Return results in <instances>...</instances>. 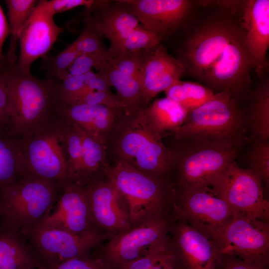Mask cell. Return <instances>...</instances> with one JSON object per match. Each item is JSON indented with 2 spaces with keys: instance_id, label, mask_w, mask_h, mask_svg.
Wrapping results in <instances>:
<instances>
[{
  "instance_id": "1",
  "label": "cell",
  "mask_w": 269,
  "mask_h": 269,
  "mask_svg": "<svg viewBox=\"0 0 269 269\" xmlns=\"http://www.w3.org/2000/svg\"><path fill=\"white\" fill-rule=\"evenodd\" d=\"M243 31L233 22L219 20L199 28L186 41L178 59L193 78L213 90L226 83L243 60Z\"/></svg>"
},
{
  "instance_id": "2",
  "label": "cell",
  "mask_w": 269,
  "mask_h": 269,
  "mask_svg": "<svg viewBox=\"0 0 269 269\" xmlns=\"http://www.w3.org/2000/svg\"><path fill=\"white\" fill-rule=\"evenodd\" d=\"M145 107L133 114L124 111L118 117L105 139L106 160L124 162L150 175L168 177L172 154L148 126Z\"/></svg>"
},
{
  "instance_id": "3",
  "label": "cell",
  "mask_w": 269,
  "mask_h": 269,
  "mask_svg": "<svg viewBox=\"0 0 269 269\" xmlns=\"http://www.w3.org/2000/svg\"><path fill=\"white\" fill-rule=\"evenodd\" d=\"M102 173L117 187L126 201L132 227L153 218L170 216L174 184L168 177H157L130 165L105 163Z\"/></svg>"
},
{
  "instance_id": "4",
  "label": "cell",
  "mask_w": 269,
  "mask_h": 269,
  "mask_svg": "<svg viewBox=\"0 0 269 269\" xmlns=\"http://www.w3.org/2000/svg\"><path fill=\"white\" fill-rule=\"evenodd\" d=\"M56 82L54 79L37 78L10 64L6 75L10 136L21 138L56 116Z\"/></svg>"
},
{
  "instance_id": "5",
  "label": "cell",
  "mask_w": 269,
  "mask_h": 269,
  "mask_svg": "<svg viewBox=\"0 0 269 269\" xmlns=\"http://www.w3.org/2000/svg\"><path fill=\"white\" fill-rule=\"evenodd\" d=\"M66 122L57 116L19 138V178H32L63 186L68 181Z\"/></svg>"
},
{
  "instance_id": "6",
  "label": "cell",
  "mask_w": 269,
  "mask_h": 269,
  "mask_svg": "<svg viewBox=\"0 0 269 269\" xmlns=\"http://www.w3.org/2000/svg\"><path fill=\"white\" fill-rule=\"evenodd\" d=\"M246 125L238 100L223 91L188 112L183 124L171 135L176 139L223 141L241 146Z\"/></svg>"
},
{
  "instance_id": "7",
  "label": "cell",
  "mask_w": 269,
  "mask_h": 269,
  "mask_svg": "<svg viewBox=\"0 0 269 269\" xmlns=\"http://www.w3.org/2000/svg\"><path fill=\"white\" fill-rule=\"evenodd\" d=\"M175 140L176 146L169 149L173 156L172 170L176 171L174 185L181 187L209 185L235 161L241 148L223 141Z\"/></svg>"
},
{
  "instance_id": "8",
  "label": "cell",
  "mask_w": 269,
  "mask_h": 269,
  "mask_svg": "<svg viewBox=\"0 0 269 269\" xmlns=\"http://www.w3.org/2000/svg\"><path fill=\"white\" fill-rule=\"evenodd\" d=\"M62 189L47 181L19 178L0 189L1 222L20 231L35 225L51 210Z\"/></svg>"
},
{
  "instance_id": "9",
  "label": "cell",
  "mask_w": 269,
  "mask_h": 269,
  "mask_svg": "<svg viewBox=\"0 0 269 269\" xmlns=\"http://www.w3.org/2000/svg\"><path fill=\"white\" fill-rule=\"evenodd\" d=\"M173 212L213 241L234 216L227 203L208 185L175 186Z\"/></svg>"
},
{
  "instance_id": "10",
  "label": "cell",
  "mask_w": 269,
  "mask_h": 269,
  "mask_svg": "<svg viewBox=\"0 0 269 269\" xmlns=\"http://www.w3.org/2000/svg\"><path fill=\"white\" fill-rule=\"evenodd\" d=\"M39 267H48L88 255L103 239L95 229L77 234L65 229L35 224L20 231ZM38 267V268H39Z\"/></svg>"
},
{
  "instance_id": "11",
  "label": "cell",
  "mask_w": 269,
  "mask_h": 269,
  "mask_svg": "<svg viewBox=\"0 0 269 269\" xmlns=\"http://www.w3.org/2000/svg\"><path fill=\"white\" fill-rule=\"evenodd\" d=\"M229 205L234 215H244L269 222V202L263 184L251 170L230 163L209 183Z\"/></svg>"
},
{
  "instance_id": "12",
  "label": "cell",
  "mask_w": 269,
  "mask_h": 269,
  "mask_svg": "<svg viewBox=\"0 0 269 269\" xmlns=\"http://www.w3.org/2000/svg\"><path fill=\"white\" fill-rule=\"evenodd\" d=\"M174 217L171 215L148 220L114 235L105 247L103 257L113 269L153 251L169 246V232Z\"/></svg>"
},
{
  "instance_id": "13",
  "label": "cell",
  "mask_w": 269,
  "mask_h": 269,
  "mask_svg": "<svg viewBox=\"0 0 269 269\" xmlns=\"http://www.w3.org/2000/svg\"><path fill=\"white\" fill-rule=\"evenodd\" d=\"M222 255L269 266V223L244 215H234L216 238Z\"/></svg>"
},
{
  "instance_id": "14",
  "label": "cell",
  "mask_w": 269,
  "mask_h": 269,
  "mask_svg": "<svg viewBox=\"0 0 269 269\" xmlns=\"http://www.w3.org/2000/svg\"><path fill=\"white\" fill-rule=\"evenodd\" d=\"M104 176L105 178H101L99 174L84 186L95 228L116 235L133 227L124 197L116 186Z\"/></svg>"
},
{
  "instance_id": "15",
  "label": "cell",
  "mask_w": 269,
  "mask_h": 269,
  "mask_svg": "<svg viewBox=\"0 0 269 269\" xmlns=\"http://www.w3.org/2000/svg\"><path fill=\"white\" fill-rule=\"evenodd\" d=\"M53 16L46 9L44 1L38 0L19 35L20 52L16 67L19 71L31 73L32 63L47 54L63 31Z\"/></svg>"
},
{
  "instance_id": "16",
  "label": "cell",
  "mask_w": 269,
  "mask_h": 269,
  "mask_svg": "<svg viewBox=\"0 0 269 269\" xmlns=\"http://www.w3.org/2000/svg\"><path fill=\"white\" fill-rule=\"evenodd\" d=\"M172 221L169 233L170 246L183 269H217L221 256L215 243L176 218Z\"/></svg>"
},
{
  "instance_id": "17",
  "label": "cell",
  "mask_w": 269,
  "mask_h": 269,
  "mask_svg": "<svg viewBox=\"0 0 269 269\" xmlns=\"http://www.w3.org/2000/svg\"><path fill=\"white\" fill-rule=\"evenodd\" d=\"M53 207V211L50 210L35 224L63 229L77 234L97 229L93 223L89 199L84 186L66 181Z\"/></svg>"
},
{
  "instance_id": "18",
  "label": "cell",
  "mask_w": 269,
  "mask_h": 269,
  "mask_svg": "<svg viewBox=\"0 0 269 269\" xmlns=\"http://www.w3.org/2000/svg\"><path fill=\"white\" fill-rule=\"evenodd\" d=\"M147 30L162 40L182 23L190 7L185 0H119Z\"/></svg>"
},
{
  "instance_id": "19",
  "label": "cell",
  "mask_w": 269,
  "mask_h": 269,
  "mask_svg": "<svg viewBox=\"0 0 269 269\" xmlns=\"http://www.w3.org/2000/svg\"><path fill=\"white\" fill-rule=\"evenodd\" d=\"M142 51L139 81L144 104L148 106L156 95L180 80L184 69L161 43Z\"/></svg>"
},
{
  "instance_id": "20",
  "label": "cell",
  "mask_w": 269,
  "mask_h": 269,
  "mask_svg": "<svg viewBox=\"0 0 269 269\" xmlns=\"http://www.w3.org/2000/svg\"><path fill=\"white\" fill-rule=\"evenodd\" d=\"M242 27L253 68L260 78L268 69L269 0H250L245 3Z\"/></svg>"
},
{
  "instance_id": "21",
  "label": "cell",
  "mask_w": 269,
  "mask_h": 269,
  "mask_svg": "<svg viewBox=\"0 0 269 269\" xmlns=\"http://www.w3.org/2000/svg\"><path fill=\"white\" fill-rule=\"evenodd\" d=\"M55 110L58 118L76 125L104 143L106 136L124 111L102 105L55 104Z\"/></svg>"
},
{
  "instance_id": "22",
  "label": "cell",
  "mask_w": 269,
  "mask_h": 269,
  "mask_svg": "<svg viewBox=\"0 0 269 269\" xmlns=\"http://www.w3.org/2000/svg\"><path fill=\"white\" fill-rule=\"evenodd\" d=\"M88 13L103 35L111 42L108 53L113 51L139 24L119 0H94Z\"/></svg>"
},
{
  "instance_id": "23",
  "label": "cell",
  "mask_w": 269,
  "mask_h": 269,
  "mask_svg": "<svg viewBox=\"0 0 269 269\" xmlns=\"http://www.w3.org/2000/svg\"><path fill=\"white\" fill-rule=\"evenodd\" d=\"M38 264L21 231L0 223V269H37Z\"/></svg>"
},
{
  "instance_id": "24",
  "label": "cell",
  "mask_w": 269,
  "mask_h": 269,
  "mask_svg": "<svg viewBox=\"0 0 269 269\" xmlns=\"http://www.w3.org/2000/svg\"><path fill=\"white\" fill-rule=\"evenodd\" d=\"M150 129L162 138L171 134L184 123L187 112L178 103L165 97L156 99L144 108Z\"/></svg>"
},
{
  "instance_id": "25",
  "label": "cell",
  "mask_w": 269,
  "mask_h": 269,
  "mask_svg": "<svg viewBox=\"0 0 269 269\" xmlns=\"http://www.w3.org/2000/svg\"><path fill=\"white\" fill-rule=\"evenodd\" d=\"M101 69L106 73L112 86L116 89L117 95L126 113L133 114L147 106L144 102L138 79L122 74L114 68L108 60Z\"/></svg>"
},
{
  "instance_id": "26",
  "label": "cell",
  "mask_w": 269,
  "mask_h": 269,
  "mask_svg": "<svg viewBox=\"0 0 269 269\" xmlns=\"http://www.w3.org/2000/svg\"><path fill=\"white\" fill-rule=\"evenodd\" d=\"M246 122H248L255 139H269V83L267 79L257 87L251 95Z\"/></svg>"
},
{
  "instance_id": "27",
  "label": "cell",
  "mask_w": 269,
  "mask_h": 269,
  "mask_svg": "<svg viewBox=\"0 0 269 269\" xmlns=\"http://www.w3.org/2000/svg\"><path fill=\"white\" fill-rule=\"evenodd\" d=\"M75 125L81 136L82 150L79 185L84 186L92 178L101 173L106 162V148L103 141Z\"/></svg>"
},
{
  "instance_id": "28",
  "label": "cell",
  "mask_w": 269,
  "mask_h": 269,
  "mask_svg": "<svg viewBox=\"0 0 269 269\" xmlns=\"http://www.w3.org/2000/svg\"><path fill=\"white\" fill-rule=\"evenodd\" d=\"M166 97L178 103L187 112L204 104L215 93L198 83L177 81L164 91Z\"/></svg>"
},
{
  "instance_id": "29",
  "label": "cell",
  "mask_w": 269,
  "mask_h": 269,
  "mask_svg": "<svg viewBox=\"0 0 269 269\" xmlns=\"http://www.w3.org/2000/svg\"><path fill=\"white\" fill-rule=\"evenodd\" d=\"M21 163L20 139L0 135V189L19 178Z\"/></svg>"
},
{
  "instance_id": "30",
  "label": "cell",
  "mask_w": 269,
  "mask_h": 269,
  "mask_svg": "<svg viewBox=\"0 0 269 269\" xmlns=\"http://www.w3.org/2000/svg\"><path fill=\"white\" fill-rule=\"evenodd\" d=\"M38 2L35 0H6L9 22L10 41L6 56L12 64L16 63L15 54L19 34Z\"/></svg>"
},
{
  "instance_id": "31",
  "label": "cell",
  "mask_w": 269,
  "mask_h": 269,
  "mask_svg": "<svg viewBox=\"0 0 269 269\" xmlns=\"http://www.w3.org/2000/svg\"><path fill=\"white\" fill-rule=\"evenodd\" d=\"M161 41V38L140 24L108 54L110 57L115 58L124 54L153 48Z\"/></svg>"
},
{
  "instance_id": "32",
  "label": "cell",
  "mask_w": 269,
  "mask_h": 269,
  "mask_svg": "<svg viewBox=\"0 0 269 269\" xmlns=\"http://www.w3.org/2000/svg\"><path fill=\"white\" fill-rule=\"evenodd\" d=\"M64 121L66 123V142L69 162L68 181L79 185L82 157L81 136L74 124Z\"/></svg>"
},
{
  "instance_id": "33",
  "label": "cell",
  "mask_w": 269,
  "mask_h": 269,
  "mask_svg": "<svg viewBox=\"0 0 269 269\" xmlns=\"http://www.w3.org/2000/svg\"><path fill=\"white\" fill-rule=\"evenodd\" d=\"M103 35L88 13L84 20L83 31L71 44L81 54L109 56L108 50L102 42Z\"/></svg>"
},
{
  "instance_id": "34",
  "label": "cell",
  "mask_w": 269,
  "mask_h": 269,
  "mask_svg": "<svg viewBox=\"0 0 269 269\" xmlns=\"http://www.w3.org/2000/svg\"><path fill=\"white\" fill-rule=\"evenodd\" d=\"M81 53L70 44L55 55H45L42 57L40 67L49 79L63 81L69 76V69L75 58Z\"/></svg>"
},
{
  "instance_id": "35",
  "label": "cell",
  "mask_w": 269,
  "mask_h": 269,
  "mask_svg": "<svg viewBox=\"0 0 269 269\" xmlns=\"http://www.w3.org/2000/svg\"><path fill=\"white\" fill-rule=\"evenodd\" d=\"M247 169L254 172L262 181L263 184L269 183V141L256 138L248 154Z\"/></svg>"
},
{
  "instance_id": "36",
  "label": "cell",
  "mask_w": 269,
  "mask_h": 269,
  "mask_svg": "<svg viewBox=\"0 0 269 269\" xmlns=\"http://www.w3.org/2000/svg\"><path fill=\"white\" fill-rule=\"evenodd\" d=\"M143 50L119 55L116 58L109 57V62L122 74L139 80L140 71L143 60Z\"/></svg>"
},
{
  "instance_id": "37",
  "label": "cell",
  "mask_w": 269,
  "mask_h": 269,
  "mask_svg": "<svg viewBox=\"0 0 269 269\" xmlns=\"http://www.w3.org/2000/svg\"><path fill=\"white\" fill-rule=\"evenodd\" d=\"M37 269H113L101 257H91L88 255L72 258L54 266L39 267Z\"/></svg>"
},
{
  "instance_id": "38",
  "label": "cell",
  "mask_w": 269,
  "mask_h": 269,
  "mask_svg": "<svg viewBox=\"0 0 269 269\" xmlns=\"http://www.w3.org/2000/svg\"><path fill=\"white\" fill-rule=\"evenodd\" d=\"M109 57V56L81 53L75 58L70 67L69 76L84 75L91 71L93 67L100 70L107 62Z\"/></svg>"
},
{
  "instance_id": "39",
  "label": "cell",
  "mask_w": 269,
  "mask_h": 269,
  "mask_svg": "<svg viewBox=\"0 0 269 269\" xmlns=\"http://www.w3.org/2000/svg\"><path fill=\"white\" fill-rule=\"evenodd\" d=\"M10 63L4 58L0 67V135H9V118L8 114V96L6 75Z\"/></svg>"
},
{
  "instance_id": "40",
  "label": "cell",
  "mask_w": 269,
  "mask_h": 269,
  "mask_svg": "<svg viewBox=\"0 0 269 269\" xmlns=\"http://www.w3.org/2000/svg\"><path fill=\"white\" fill-rule=\"evenodd\" d=\"M78 104L102 105L123 109L118 97L112 92L90 90L78 97L67 105Z\"/></svg>"
},
{
  "instance_id": "41",
  "label": "cell",
  "mask_w": 269,
  "mask_h": 269,
  "mask_svg": "<svg viewBox=\"0 0 269 269\" xmlns=\"http://www.w3.org/2000/svg\"><path fill=\"white\" fill-rule=\"evenodd\" d=\"M171 251L169 246L153 251L142 257L134 260L120 269H151L165 258Z\"/></svg>"
},
{
  "instance_id": "42",
  "label": "cell",
  "mask_w": 269,
  "mask_h": 269,
  "mask_svg": "<svg viewBox=\"0 0 269 269\" xmlns=\"http://www.w3.org/2000/svg\"><path fill=\"white\" fill-rule=\"evenodd\" d=\"M48 12L54 16L57 13L65 11L79 6H85L89 10L94 0H44Z\"/></svg>"
},
{
  "instance_id": "43",
  "label": "cell",
  "mask_w": 269,
  "mask_h": 269,
  "mask_svg": "<svg viewBox=\"0 0 269 269\" xmlns=\"http://www.w3.org/2000/svg\"><path fill=\"white\" fill-rule=\"evenodd\" d=\"M217 269H269L263 266L244 261L236 256L221 255Z\"/></svg>"
},
{
  "instance_id": "44",
  "label": "cell",
  "mask_w": 269,
  "mask_h": 269,
  "mask_svg": "<svg viewBox=\"0 0 269 269\" xmlns=\"http://www.w3.org/2000/svg\"><path fill=\"white\" fill-rule=\"evenodd\" d=\"M111 84L105 71L101 69L96 73V78L92 89L94 91L111 92Z\"/></svg>"
},
{
  "instance_id": "45",
  "label": "cell",
  "mask_w": 269,
  "mask_h": 269,
  "mask_svg": "<svg viewBox=\"0 0 269 269\" xmlns=\"http://www.w3.org/2000/svg\"><path fill=\"white\" fill-rule=\"evenodd\" d=\"M9 33V26L8 25L4 13L0 6V67L2 66L4 58L2 53L3 44Z\"/></svg>"
},
{
  "instance_id": "46",
  "label": "cell",
  "mask_w": 269,
  "mask_h": 269,
  "mask_svg": "<svg viewBox=\"0 0 269 269\" xmlns=\"http://www.w3.org/2000/svg\"><path fill=\"white\" fill-rule=\"evenodd\" d=\"M180 267L171 250L165 258L151 269H178Z\"/></svg>"
},
{
  "instance_id": "47",
  "label": "cell",
  "mask_w": 269,
  "mask_h": 269,
  "mask_svg": "<svg viewBox=\"0 0 269 269\" xmlns=\"http://www.w3.org/2000/svg\"><path fill=\"white\" fill-rule=\"evenodd\" d=\"M2 211L1 206L0 205V218L2 217Z\"/></svg>"
},
{
  "instance_id": "48",
  "label": "cell",
  "mask_w": 269,
  "mask_h": 269,
  "mask_svg": "<svg viewBox=\"0 0 269 269\" xmlns=\"http://www.w3.org/2000/svg\"><path fill=\"white\" fill-rule=\"evenodd\" d=\"M178 269H182L181 268H179Z\"/></svg>"
}]
</instances>
